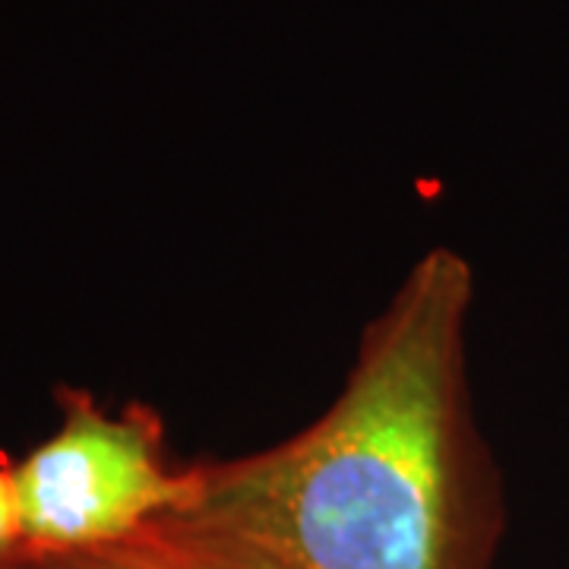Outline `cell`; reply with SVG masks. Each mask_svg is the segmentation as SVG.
<instances>
[{
    "instance_id": "cell-1",
    "label": "cell",
    "mask_w": 569,
    "mask_h": 569,
    "mask_svg": "<svg viewBox=\"0 0 569 569\" xmlns=\"http://www.w3.org/2000/svg\"><path fill=\"white\" fill-rule=\"evenodd\" d=\"M471 298L466 257L427 250L317 421L187 466L181 500L121 548L168 569H490L503 500L468 396Z\"/></svg>"
},
{
    "instance_id": "cell-2",
    "label": "cell",
    "mask_w": 569,
    "mask_h": 569,
    "mask_svg": "<svg viewBox=\"0 0 569 569\" xmlns=\"http://www.w3.org/2000/svg\"><path fill=\"white\" fill-rule=\"evenodd\" d=\"M58 430L10 462L22 550L77 557L137 538L187 490L152 408L99 406L86 389H58Z\"/></svg>"
},
{
    "instance_id": "cell-3",
    "label": "cell",
    "mask_w": 569,
    "mask_h": 569,
    "mask_svg": "<svg viewBox=\"0 0 569 569\" xmlns=\"http://www.w3.org/2000/svg\"><path fill=\"white\" fill-rule=\"evenodd\" d=\"M44 560H51L54 569H168L159 560L130 548L96 550V553H77V557H44Z\"/></svg>"
},
{
    "instance_id": "cell-4",
    "label": "cell",
    "mask_w": 569,
    "mask_h": 569,
    "mask_svg": "<svg viewBox=\"0 0 569 569\" xmlns=\"http://www.w3.org/2000/svg\"><path fill=\"white\" fill-rule=\"evenodd\" d=\"M22 550V526L20 507H17V490H13V471L10 462L0 459V560L20 557Z\"/></svg>"
},
{
    "instance_id": "cell-5",
    "label": "cell",
    "mask_w": 569,
    "mask_h": 569,
    "mask_svg": "<svg viewBox=\"0 0 569 569\" xmlns=\"http://www.w3.org/2000/svg\"><path fill=\"white\" fill-rule=\"evenodd\" d=\"M0 569H54V563L44 560V557L20 553V557H10V560H0Z\"/></svg>"
}]
</instances>
